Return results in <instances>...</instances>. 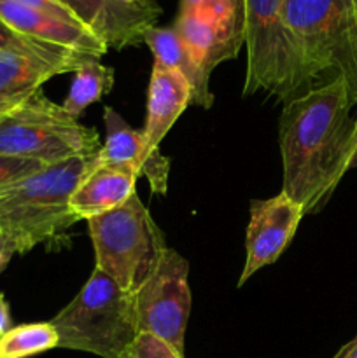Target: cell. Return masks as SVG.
<instances>
[{
  "label": "cell",
  "instance_id": "30bf717a",
  "mask_svg": "<svg viewBox=\"0 0 357 358\" xmlns=\"http://www.w3.org/2000/svg\"><path fill=\"white\" fill-rule=\"evenodd\" d=\"M104 124L107 135L98 152V163L133 175L136 180L146 177L153 192L167 194L170 157L163 156L160 147L150 145L142 129L132 128L114 108L105 107Z\"/></svg>",
  "mask_w": 357,
  "mask_h": 358
},
{
  "label": "cell",
  "instance_id": "277c9868",
  "mask_svg": "<svg viewBox=\"0 0 357 358\" xmlns=\"http://www.w3.org/2000/svg\"><path fill=\"white\" fill-rule=\"evenodd\" d=\"M58 348L119 358L139 336L132 294L93 269L80 292L51 320Z\"/></svg>",
  "mask_w": 357,
  "mask_h": 358
},
{
  "label": "cell",
  "instance_id": "3957f363",
  "mask_svg": "<svg viewBox=\"0 0 357 358\" xmlns=\"http://www.w3.org/2000/svg\"><path fill=\"white\" fill-rule=\"evenodd\" d=\"M244 14L247 45L244 96L265 91L287 101L304 93L315 77L284 20L282 0H244Z\"/></svg>",
  "mask_w": 357,
  "mask_h": 358
},
{
  "label": "cell",
  "instance_id": "8992f818",
  "mask_svg": "<svg viewBox=\"0 0 357 358\" xmlns=\"http://www.w3.org/2000/svg\"><path fill=\"white\" fill-rule=\"evenodd\" d=\"M100 149L97 129L80 124L42 90L0 115V154L55 164L97 156Z\"/></svg>",
  "mask_w": 357,
  "mask_h": 358
},
{
  "label": "cell",
  "instance_id": "44dd1931",
  "mask_svg": "<svg viewBox=\"0 0 357 358\" xmlns=\"http://www.w3.org/2000/svg\"><path fill=\"white\" fill-rule=\"evenodd\" d=\"M182 13H203L223 27L245 34L244 0H181Z\"/></svg>",
  "mask_w": 357,
  "mask_h": 358
},
{
  "label": "cell",
  "instance_id": "9c48e42d",
  "mask_svg": "<svg viewBox=\"0 0 357 358\" xmlns=\"http://www.w3.org/2000/svg\"><path fill=\"white\" fill-rule=\"evenodd\" d=\"M303 215V208L284 192L270 199L251 201V219L245 236V264L238 287L282 255Z\"/></svg>",
  "mask_w": 357,
  "mask_h": 358
},
{
  "label": "cell",
  "instance_id": "cb8c5ba5",
  "mask_svg": "<svg viewBox=\"0 0 357 358\" xmlns=\"http://www.w3.org/2000/svg\"><path fill=\"white\" fill-rule=\"evenodd\" d=\"M10 2H16L20 3V6L30 7V9H35V10H42V13L52 14V16H58L62 17V20L80 24V21L74 16L72 10H70L66 6H63L59 0H10Z\"/></svg>",
  "mask_w": 357,
  "mask_h": 358
},
{
  "label": "cell",
  "instance_id": "83f0119b",
  "mask_svg": "<svg viewBox=\"0 0 357 358\" xmlns=\"http://www.w3.org/2000/svg\"><path fill=\"white\" fill-rule=\"evenodd\" d=\"M332 358H357V336L352 341L346 343L345 346H342Z\"/></svg>",
  "mask_w": 357,
  "mask_h": 358
},
{
  "label": "cell",
  "instance_id": "484cf974",
  "mask_svg": "<svg viewBox=\"0 0 357 358\" xmlns=\"http://www.w3.org/2000/svg\"><path fill=\"white\" fill-rule=\"evenodd\" d=\"M10 311H9V303H7L6 296L0 294V338L6 334L7 331H10Z\"/></svg>",
  "mask_w": 357,
  "mask_h": 358
},
{
  "label": "cell",
  "instance_id": "f546056e",
  "mask_svg": "<svg viewBox=\"0 0 357 358\" xmlns=\"http://www.w3.org/2000/svg\"><path fill=\"white\" fill-rule=\"evenodd\" d=\"M356 2H357V0H356Z\"/></svg>",
  "mask_w": 357,
  "mask_h": 358
},
{
  "label": "cell",
  "instance_id": "4316f807",
  "mask_svg": "<svg viewBox=\"0 0 357 358\" xmlns=\"http://www.w3.org/2000/svg\"><path fill=\"white\" fill-rule=\"evenodd\" d=\"M357 105V98H356ZM357 168V115L354 119V129H352V143H350V159H349V170Z\"/></svg>",
  "mask_w": 357,
  "mask_h": 358
},
{
  "label": "cell",
  "instance_id": "4fadbf2b",
  "mask_svg": "<svg viewBox=\"0 0 357 358\" xmlns=\"http://www.w3.org/2000/svg\"><path fill=\"white\" fill-rule=\"evenodd\" d=\"M174 28L196 63L209 76L219 63L237 58L241 44H245L244 31L223 27L203 13L178 10Z\"/></svg>",
  "mask_w": 357,
  "mask_h": 358
},
{
  "label": "cell",
  "instance_id": "d6986e66",
  "mask_svg": "<svg viewBox=\"0 0 357 358\" xmlns=\"http://www.w3.org/2000/svg\"><path fill=\"white\" fill-rule=\"evenodd\" d=\"M58 332L51 322L13 327L0 338V358H28L58 348Z\"/></svg>",
  "mask_w": 357,
  "mask_h": 358
},
{
  "label": "cell",
  "instance_id": "ac0fdd59",
  "mask_svg": "<svg viewBox=\"0 0 357 358\" xmlns=\"http://www.w3.org/2000/svg\"><path fill=\"white\" fill-rule=\"evenodd\" d=\"M74 73L76 76L63 101V108L72 117L79 119L91 103L102 100V96L112 90L114 70L100 63L98 58H86Z\"/></svg>",
  "mask_w": 357,
  "mask_h": 358
},
{
  "label": "cell",
  "instance_id": "f1b7e54d",
  "mask_svg": "<svg viewBox=\"0 0 357 358\" xmlns=\"http://www.w3.org/2000/svg\"><path fill=\"white\" fill-rule=\"evenodd\" d=\"M122 2H126V3H146V2H149V0H122Z\"/></svg>",
  "mask_w": 357,
  "mask_h": 358
},
{
  "label": "cell",
  "instance_id": "9a60e30c",
  "mask_svg": "<svg viewBox=\"0 0 357 358\" xmlns=\"http://www.w3.org/2000/svg\"><path fill=\"white\" fill-rule=\"evenodd\" d=\"M76 72L70 65L46 59L28 52H0V115L14 110L31 94L42 90V84L59 73Z\"/></svg>",
  "mask_w": 357,
  "mask_h": 358
},
{
  "label": "cell",
  "instance_id": "d4e9b609",
  "mask_svg": "<svg viewBox=\"0 0 357 358\" xmlns=\"http://www.w3.org/2000/svg\"><path fill=\"white\" fill-rule=\"evenodd\" d=\"M16 254V248L10 243L9 238L0 231V273L7 268V264L10 262L13 255Z\"/></svg>",
  "mask_w": 357,
  "mask_h": 358
},
{
  "label": "cell",
  "instance_id": "e0dca14e",
  "mask_svg": "<svg viewBox=\"0 0 357 358\" xmlns=\"http://www.w3.org/2000/svg\"><path fill=\"white\" fill-rule=\"evenodd\" d=\"M144 42L154 56V63L177 70L191 87V103L210 108L214 94L210 91V76L196 63L189 49L174 27H150L144 34Z\"/></svg>",
  "mask_w": 357,
  "mask_h": 358
},
{
  "label": "cell",
  "instance_id": "6da1fadb",
  "mask_svg": "<svg viewBox=\"0 0 357 358\" xmlns=\"http://www.w3.org/2000/svg\"><path fill=\"white\" fill-rule=\"evenodd\" d=\"M354 98L343 79L328 80L286 101L279 119L282 192L317 213L349 171Z\"/></svg>",
  "mask_w": 357,
  "mask_h": 358
},
{
  "label": "cell",
  "instance_id": "8fae6325",
  "mask_svg": "<svg viewBox=\"0 0 357 358\" xmlns=\"http://www.w3.org/2000/svg\"><path fill=\"white\" fill-rule=\"evenodd\" d=\"M80 24L93 31L108 49H125L144 42L147 28L156 27L161 7L156 0L126 3L122 0H59Z\"/></svg>",
  "mask_w": 357,
  "mask_h": 358
},
{
  "label": "cell",
  "instance_id": "2e32d148",
  "mask_svg": "<svg viewBox=\"0 0 357 358\" xmlns=\"http://www.w3.org/2000/svg\"><path fill=\"white\" fill-rule=\"evenodd\" d=\"M136 178L115 168L98 163L80 180L70 198V212L79 220H90L114 210L135 194Z\"/></svg>",
  "mask_w": 357,
  "mask_h": 358
},
{
  "label": "cell",
  "instance_id": "603a6c76",
  "mask_svg": "<svg viewBox=\"0 0 357 358\" xmlns=\"http://www.w3.org/2000/svg\"><path fill=\"white\" fill-rule=\"evenodd\" d=\"M44 166H48V164L41 163V161L0 154V189L37 173Z\"/></svg>",
  "mask_w": 357,
  "mask_h": 358
},
{
  "label": "cell",
  "instance_id": "7402d4cb",
  "mask_svg": "<svg viewBox=\"0 0 357 358\" xmlns=\"http://www.w3.org/2000/svg\"><path fill=\"white\" fill-rule=\"evenodd\" d=\"M119 358H184V353L156 336L139 334Z\"/></svg>",
  "mask_w": 357,
  "mask_h": 358
},
{
  "label": "cell",
  "instance_id": "7a4b0ae2",
  "mask_svg": "<svg viewBox=\"0 0 357 358\" xmlns=\"http://www.w3.org/2000/svg\"><path fill=\"white\" fill-rule=\"evenodd\" d=\"M98 164V154L48 164L37 173L0 189V231L16 254H27L51 241L77 222L70 198L84 177Z\"/></svg>",
  "mask_w": 357,
  "mask_h": 358
},
{
  "label": "cell",
  "instance_id": "ffe728a7",
  "mask_svg": "<svg viewBox=\"0 0 357 358\" xmlns=\"http://www.w3.org/2000/svg\"><path fill=\"white\" fill-rule=\"evenodd\" d=\"M4 51L37 55L46 59H52V62L66 63V65L72 66L74 70L79 69L80 63H83L86 58H93V56L80 55V52L69 51V49H63V48H56V45H49L41 41H35V38L31 37H27V35L14 30L10 24H7L6 21L0 17V52Z\"/></svg>",
  "mask_w": 357,
  "mask_h": 358
},
{
  "label": "cell",
  "instance_id": "7c38bea8",
  "mask_svg": "<svg viewBox=\"0 0 357 358\" xmlns=\"http://www.w3.org/2000/svg\"><path fill=\"white\" fill-rule=\"evenodd\" d=\"M0 17L20 34L44 44L69 49L98 59L108 51L107 44L83 24L20 6L10 0H0Z\"/></svg>",
  "mask_w": 357,
  "mask_h": 358
},
{
  "label": "cell",
  "instance_id": "52a82bcc",
  "mask_svg": "<svg viewBox=\"0 0 357 358\" xmlns=\"http://www.w3.org/2000/svg\"><path fill=\"white\" fill-rule=\"evenodd\" d=\"M86 222L94 248V269L111 276L125 292H135L167 248L163 233L142 199L135 192L121 206Z\"/></svg>",
  "mask_w": 357,
  "mask_h": 358
},
{
  "label": "cell",
  "instance_id": "5b68a950",
  "mask_svg": "<svg viewBox=\"0 0 357 358\" xmlns=\"http://www.w3.org/2000/svg\"><path fill=\"white\" fill-rule=\"evenodd\" d=\"M286 23L300 42L315 79H343L357 98L356 0H282Z\"/></svg>",
  "mask_w": 357,
  "mask_h": 358
},
{
  "label": "cell",
  "instance_id": "5bb4252c",
  "mask_svg": "<svg viewBox=\"0 0 357 358\" xmlns=\"http://www.w3.org/2000/svg\"><path fill=\"white\" fill-rule=\"evenodd\" d=\"M191 103V87L184 76L158 63L153 65L147 90L146 124L144 135L153 147H160L172 126Z\"/></svg>",
  "mask_w": 357,
  "mask_h": 358
},
{
  "label": "cell",
  "instance_id": "ba28073f",
  "mask_svg": "<svg viewBox=\"0 0 357 358\" xmlns=\"http://www.w3.org/2000/svg\"><path fill=\"white\" fill-rule=\"evenodd\" d=\"M139 334H153L184 353L191 313L189 262L174 248H164L149 275L132 292Z\"/></svg>",
  "mask_w": 357,
  "mask_h": 358
}]
</instances>
